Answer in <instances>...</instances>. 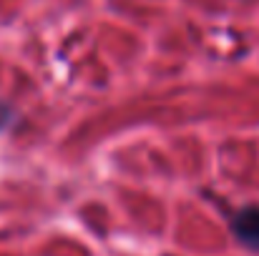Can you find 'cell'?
Wrapping results in <instances>:
<instances>
[{
    "label": "cell",
    "mask_w": 259,
    "mask_h": 256,
    "mask_svg": "<svg viewBox=\"0 0 259 256\" xmlns=\"http://www.w3.org/2000/svg\"><path fill=\"white\" fill-rule=\"evenodd\" d=\"M232 231H234V236H237L244 246L259 251V209L257 206L242 209V211L234 216Z\"/></svg>",
    "instance_id": "cell-1"
}]
</instances>
